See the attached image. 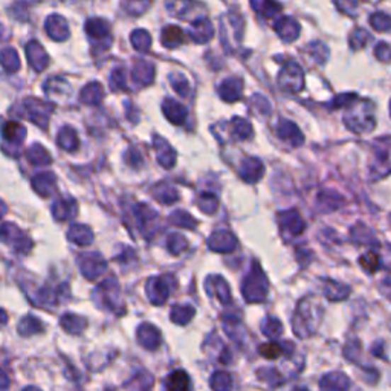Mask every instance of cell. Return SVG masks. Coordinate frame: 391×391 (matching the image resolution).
I'll return each instance as SVG.
<instances>
[{
    "label": "cell",
    "mask_w": 391,
    "mask_h": 391,
    "mask_svg": "<svg viewBox=\"0 0 391 391\" xmlns=\"http://www.w3.org/2000/svg\"><path fill=\"white\" fill-rule=\"evenodd\" d=\"M260 351H261V355L266 356V358H277L281 353V348H280V346L273 344V342H269V344L263 346L260 348Z\"/></svg>",
    "instance_id": "2e32d148"
},
{
    "label": "cell",
    "mask_w": 391,
    "mask_h": 391,
    "mask_svg": "<svg viewBox=\"0 0 391 391\" xmlns=\"http://www.w3.org/2000/svg\"><path fill=\"white\" fill-rule=\"evenodd\" d=\"M86 29L87 33L94 37H103L109 33V25H107V22L101 21V18H92V21L87 22Z\"/></svg>",
    "instance_id": "9c48e42d"
},
{
    "label": "cell",
    "mask_w": 391,
    "mask_h": 391,
    "mask_svg": "<svg viewBox=\"0 0 391 391\" xmlns=\"http://www.w3.org/2000/svg\"><path fill=\"white\" fill-rule=\"evenodd\" d=\"M46 29H47V34L51 35L54 40H64V38H67V35H69V33H67V23L60 16L49 17L46 22Z\"/></svg>",
    "instance_id": "6da1fadb"
},
{
    "label": "cell",
    "mask_w": 391,
    "mask_h": 391,
    "mask_svg": "<svg viewBox=\"0 0 391 391\" xmlns=\"http://www.w3.org/2000/svg\"><path fill=\"white\" fill-rule=\"evenodd\" d=\"M390 109H391V104H390Z\"/></svg>",
    "instance_id": "ac0fdd59"
},
{
    "label": "cell",
    "mask_w": 391,
    "mask_h": 391,
    "mask_svg": "<svg viewBox=\"0 0 391 391\" xmlns=\"http://www.w3.org/2000/svg\"><path fill=\"white\" fill-rule=\"evenodd\" d=\"M152 0H124L123 6L129 14L132 16H141L145 13V9L150 6Z\"/></svg>",
    "instance_id": "52a82bcc"
},
{
    "label": "cell",
    "mask_w": 391,
    "mask_h": 391,
    "mask_svg": "<svg viewBox=\"0 0 391 391\" xmlns=\"http://www.w3.org/2000/svg\"><path fill=\"white\" fill-rule=\"evenodd\" d=\"M277 33L285 38V40H293L300 34V25L297 21H293L290 17H283L276 23Z\"/></svg>",
    "instance_id": "7a4b0ae2"
},
{
    "label": "cell",
    "mask_w": 391,
    "mask_h": 391,
    "mask_svg": "<svg viewBox=\"0 0 391 391\" xmlns=\"http://www.w3.org/2000/svg\"><path fill=\"white\" fill-rule=\"evenodd\" d=\"M188 385V378L183 371H176L167 380V387L171 390H187Z\"/></svg>",
    "instance_id": "30bf717a"
},
{
    "label": "cell",
    "mask_w": 391,
    "mask_h": 391,
    "mask_svg": "<svg viewBox=\"0 0 391 391\" xmlns=\"http://www.w3.org/2000/svg\"><path fill=\"white\" fill-rule=\"evenodd\" d=\"M183 40V34L181 28L178 26H169L164 29L162 33V42L165 46H178Z\"/></svg>",
    "instance_id": "8992f818"
},
{
    "label": "cell",
    "mask_w": 391,
    "mask_h": 391,
    "mask_svg": "<svg viewBox=\"0 0 391 391\" xmlns=\"http://www.w3.org/2000/svg\"><path fill=\"white\" fill-rule=\"evenodd\" d=\"M375 55L380 62H390L391 60V47L387 43L380 42L375 49Z\"/></svg>",
    "instance_id": "9a60e30c"
},
{
    "label": "cell",
    "mask_w": 391,
    "mask_h": 391,
    "mask_svg": "<svg viewBox=\"0 0 391 391\" xmlns=\"http://www.w3.org/2000/svg\"><path fill=\"white\" fill-rule=\"evenodd\" d=\"M191 35H193L194 40H198V42L210 40V38L212 37L211 23L207 21V18H199V21L196 22V25H194Z\"/></svg>",
    "instance_id": "5b68a950"
},
{
    "label": "cell",
    "mask_w": 391,
    "mask_h": 391,
    "mask_svg": "<svg viewBox=\"0 0 391 391\" xmlns=\"http://www.w3.org/2000/svg\"><path fill=\"white\" fill-rule=\"evenodd\" d=\"M132 40H133V45L138 47L140 51H145V49L150 46V35L144 31H136L132 35Z\"/></svg>",
    "instance_id": "7c38bea8"
},
{
    "label": "cell",
    "mask_w": 391,
    "mask_h": 391,
    "mask_svg": "<svg viewBox=\"0 0 391 391\" xmlns=\"http://www.w3.org/2000/svg\"><path fill=\"white\" fill-rule=\"evenodd\" d=\"M338 8L342 13H346L348 16H355L356 9H358V2L356 0H335Z\"/></svg>",
    "instance_id": "5bb4252c"
},
{
    "label": "cell",
    "mask_w": 391,
    "mask_h": 391,
    "mask_svg": "<svg viewBox=\"0 0 391 391\" xmlns=\"http://www.w3.org/2000/svg\"><path fill=\"white\" fill-rule=\"evenodd\" d=\"M370 25L376 29L378 33H385L391 29V17L384 13H375L370 17Z\"/></svg>",
    "instance_id": "ba28073f"
},
{
    "label": "cell",
    "mask_w": 391,
    "mask_h": 391,
    "mask_svg": "<svg viewBox=\"0 0 391 391\" xmlns=\"http://www.w3.org/2000/svg\"><path fill=\"white\" fill-rule=\"evenodd\" d=\"M368 38H370V35L367 31H364V29H355L353 34H351V37H350V45L353 49L364 47Z\"/></svg>",
    "instance_id": "8fae6325"
},
{
    "label": "cell",
    "mask_w": 391,
    "mask_h": 391,
    "mask_svg": "<svg viewBox=\"0 0 391 391\" xmlns=\"http://www.w3.org/2000/svg\"><path fill=\"white\" fill-rule=\"evenodd\" d=\"M196 6H198V4L194 0H174L173 4H170V11L176 16L187 18L190 13H198Z\"/></svg>",
    "instance_id": "277c9868"
},
{
    "label": "cell",
    "mask_w": 391,
    "mask_h": 391,
    "mask_svg": "<svg viewBox=\"0 0 391 391\" xmlns=\"http://www.w3.org/2000/svg\"><path fill=\"white\" fill-rule=\"evenodd\" d=\"M361 265H363L366 268V271L375 272L378 269V266H379V259H378L376 254L368 252V254H366V256L363 259H361Z\"/></svg>",
    "instance_id": "4fadbf2b"
},
{
    "label": "cell",
    "mask_w": 391,
    "mask_h": 391,
    "mask_svg": "<svg viewBox=\"0 0 391 391\" xmlns=\"http://www.w3.org/2000/svg\"><path fill=\"white\" fill-rule=\"evenodd\" d=\"M382 290H384V295H387L390 300H391V280H384L382 283Z\"/></svg>",
    "instance_id": "e0dca14e"
},
{
    "label": "cell",
    "mask_w": 391,
    "mask_h": 391,
    "mask_svg": "<svg viewBox=\"0 0 391 391\" xmlns=\"http://www.w3.org/2000/svg\"><path fill=\"white\" fill-rule=\"evenodd\" d=\"M252 8L265 17H277L281 13V6L276 0H251Z\"/></svg>",
    "instance_id": "3957f363"
}]
</instances>
